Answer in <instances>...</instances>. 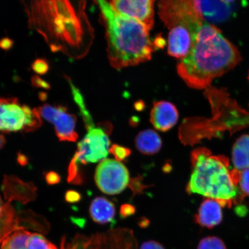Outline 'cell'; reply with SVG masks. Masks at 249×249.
<instances>
[{"label": "cell", "instance_id": "cell-21", "mask_svg": "<svg viewBox=\"0 0 249 249\" xmlns=\"http://www.w3.org/2000/svg\"><path fill=\"white\" fill-rule=\"evenodd\" d=\"M197 249H226L225 243L216 236H207L199 242Z\"/></svg>", "mask_w": 249, "mask_h": 249}, {"label": "cell", "instance_id": "cell-5", "mask_svg": "<svg viewBox=\"0 0 249 249\" xmlns=\"http://www.w3.org/2000/svg\"><path fill=\"white\" fill-rule=\"evenodd\" d=\"M158 14L169 30L168 41L189 43L194 41L206 21L196 0H159Z\"/></svg>", "mask_w": 249, "mask_h": 249}, {"label": "cell", "instance_id": "cell-34", "mask_svg": "<svg viewBox=\"0 0 249 249\" xmlns=\"http://www.w3.org/2000/svg\"><path fill=\"white\" fill-rule=\"evenodd\" d=\"M248 80L249 81V76H248Z\"/></svg>", "mask_w": 249, "mask_h": 249}, {"label": "cell", "instance_id": "cell-7", "mask_svg": "<svg viewBox=\"0 0 249 249\" xmlns=\"http://www.w3.org/2000/svg\"><path fill=\"white\" fill-rule=\"evenodd\" d=\"M110 141L107 133L99 128L89 130L88 133L77 145V149L70 166L79 169L80 164L96 163L106 160L110 149Z\"/></svg>", "mask_w": 249, "mask_h": 249}, {"label": "cell", "instance_id": "cell-8", "mask_svg": "<svg viewBox=\"0 0 249 249\" xmlns=\"http://www.w3.org/2000/svg\"><path fill=\"white\" fill-rule=\"evenodd\" d=\"M132 248V238L129 232L125 229H118L106 233H97L91 237L77 235L67 247L63 239L61 249H131Z\"/></svg>", "mask_w": 249, "mask_h": 249}, {"label": "cell", "instance_id": "cell-22", "mask_svg": "<svg viewBox=\"0 0 249 249\" xmlns=\"http://www.w3.org/2000/svg\"><path fill=\"white\" fill-rule=\"evenodd\" d=\"M109 152H110L118 161L125 160L131 154L129 149L116 144L112 145L109 149Z\"/></svg>", "mask_w": 249, "mask_h": 249}, {"label": "cell", "instance_id": "cell-28", "mask_svg": "<svg viewBox=\"0 0 249 249\" xmlns=\"http://www.w3.org/2000/svg\"><path fill=\"white\" fill-rule=\"evenodd\" d=\"M80 195L75 191H68L65 196L66 200L69 202H76L80 200Z\"/></svg>", "mask_w": 249, "mask_h": 249}, {"label": "cell", "instance_id": "cell-2", "mask_svg": "<svg viewBox=\"0 0 249 249\" xmlns=\"http://www.w3.org/2000/svg\"><path fill=\"white\" fill-rule=\"evenodd\" d=\"M241 60L237 48L215 26L205 22L188 54L177 64V71L191 88L206 89L214 79L232 70Z\"/></svg>", "mask_w": 249, "mask_h": 249}, {"label": "cell", "instance_id": "cell-4", "mask_svg": "<svg viewBox=\"0 0 249 249\" xmlns=\"http://www.w3.org/2000/svg\"><path fill=\"white\" fill-rule=\"evenodd\" d=\"M192 174L186 187L189 194H199L213 199L224 207L238 201L237 185L229 169V160L214 156L207 148L195 149L191 155Z\"/></svg>", "mask_w": 249, "mask_h": 249}, {"label": "cell", "instance_id": "cell-3", "mask_svg": "<svg viewBox=\"0 0 249 249\" xmlns=\"http://www.w3.org/2000/svg\"><path fill=\"white\" fill-rule=\"evenodd\" d=\"M106 30L107 52L111 66L117 70L151 60L158 46L144 25L118 14L107 0H95Z\"/></svg>", "mask_w": 249, "mask_h": 249}, {"label": "cell", "instance_id": "cell-30", "mask_svg": "<svg viewBox=\"0 0 249 249\" xmlns=\"http://www.w3.org/2000/svg\"><path fill=\"white\" fill-rule=\"evenodd\" d=\"M13 41L8 38H3L0 40V48L5 50V51H8V50L11 49V47L13 46Z\"/></svg>", "mask_w": 249, "mask_h": 249}, {"label": "cell", "instance_id": "cell-31", "mask_svg": "<svg viewBox=\"0 0 249 249\" xmlns=\"http://www.w3.org/2000/svg\"><path fill=\"white\" fill-rule=\"evenodd\" d=\"M6 140L4 135L0 134V149L4 147L5 144Z\"/></svg>", "mask_w": 249, "mask_h": 249}, {"label": "cell", "instance_id": "cell-18", "mask_svg": "<svg viewBox=\"0 0 249 249\" xmlns=\"http://www.w3.org/2000/svg\"><path fill=\"white\" fill-rule=\"evenodd\" d=\"M136 146L138 150L145 155H153L160 150L161 140L154 130L148 129L140 132L136 137Z\"/></svg>", "mask_w": 249, "mask_h": 249}, {"label": "cell", "instance_id": "cell-12", "mask_svg": "<svg viewBox=\"0 0 249 249\" xmlns=\"http://www.w3.org/2000/svg\"><path fill=\"white\" fill-rule=\"evenodd\" d=\"M36 188L31 183H25L14 176H5L2 185L6 200L26 204L32 201L36 196Z\"/></svg>", "mask_w": 249, "mask_h": 249}, {"label": "cell", "instance_id": "cell-1", "mask_svg": "<svg viewBox=\"0 0 249 249\" xmlns=\"http://www.w3.org/2000/svg\"><path fill=\"white\" fill-rule=\"evenodd\" d=\"M28 26L44 39L53 52L72 60L85 57L94 31L86 12V0H20Z\"/></svg>", "mask_w": 249, "mask_h": 249}, {"label": "cell", "instance_id": "cell-26", "mask_svg": "<svg viewBox=\"0 0 249 249\" xmlns=\"http://www.w3.org/2000/svg\"><path fill=\"white\" fill-rule=\"evenodd\" d=\"M135 209L134 207L129 204H124L121 207L120 214L122 217H128L134 214Z\"/></svg>", "mask_w": 249, "mask_h": 249}, {"label": "cell", "instance_id": "cell-15", "mask_svg": "<svg viewBox=\"0 0 249 249\" xmlns=\"http://www.w3.org/2000/svg\"><path fill=\"white\" fill-rule=\"evenodd\" d=\"M222 206L216 200L205 199L200 205L198 213L195 216V222L204 228L213 229L222 222Z\"/></svg>", "mask_w": 249, "mask_h": 249}, {"label": "cell", "instance_id": "cell-32", "mask_svg": "<svg viewBox=\"0 0 249 249\" xmlns=\"http://www.w3.org/2000/svg\"><path fill=\"white\" fill-rule=\"evenodd\" d=\"M5 204V202L3 201L1 197V196H0V214L1 213L3 209H4Z\"/></svg>", "mask_w": 249, "mask_h": 249}, {"label": "cell", "instance_id": "cell-14", "mask_svg": "<svg viewBox=\"0 0 249 249\" xmlns=\"http://www.w3.org/2000/svg\"><path fill=\"white\" fill-rule=\"evenodd\" d=\"M196 2L202 17L212 22H225L232 15L231 5L222 0H196Z\"/></svg>", "mask_w": 249, "mask_h": 249}, {"label": "cell", "instance_id": "cell-23", "mask_svg": "<svg viewBox=\"0 0 249 249\" xmlns=\"http://www.w3.org/2000/svg\"><path fill=\"white\" fill-rule=\"evenodd\" d=\"M238 185L240 188L242 198L249 196V169L241 171Z\"/></svg>", "mask_w": 249, "mask_h": 249}, {"label": "cell", "instance_id": "cell-6", "mask_svg": "<svg viewBox=\"0 0 249 249\" xmlns=\"http://www.w3.org/2000/svg\"><path fill=\"white\" fill-rule=\"evenodd\" d=\"M37 108L21 105L14 98H0V132H33L42 125Z\"/></svg>", "mask_w": 249, "mask_h": 249}, {"label": "cell", "instance_id": "cell-11", "mask_svg": "<svg viewBox=\"0 0 249 249\" xmlns=\"http://www.w3.org/2000/svg\"><path fill=\"white\" fill-rule=\"evenodd\" d=\"M156 0H109L118 14L144 25L149 30L154 27Z\"/></svg>", "mask_w": 249, "mask_h": 249}, {"label": "cell", "instance_id": "cell-13", "mask_svg": "<svg viewBox=\"0 0 249 249\" xmlns=\"http://www.w3.org/2000/svg\"><path fill=\"white\" fill-rule=\"evenodd\" d=\"M178 119V110L173 104L166 101L154 103L150 121L155 128L162 132L167 131L175 125Z\"/></svg>", "mask_w": 249, "mask_h": 249}, {"label": "cell", "instance_id": "cell-27", "mask_svg": "<svg viewBox=\"0 0 249 249\" xmlns=\"http://www.w3.org/2000/svg\"><path fill=\"white\" fill-rule=\"evenodd\" d=\"M33 85L34 87H40V88H43L45 89H49L50 88V85L48 83H46L45 81L43 80L39 76H34L32 77Z\"/></svg>", "mask_w": 249, "mask_h": 249}, {"label": "cell", "instance_id": "cell-17", "mask_svg": "<svg viewBox=\"0 0 249 249\" xmlns=\"http://www.w3.org/2000/svg\"><path fill=\"white\" fill-rule=\"evenodd\" d=\"M21 220L10 202H6L4 209L0 214V244L16 230L24 229Z\"/></svg>", "mask_w": 249, "mask_h": 249}, {"label": "cell", "instance_id": "cell-10", "mask_svg": "<svg viewBox=\"0 0 249 249\" xmlns=\"http://www.w3.org/2000/svg\"><path fill=\"white\" fill-rule=\"evenodd\" d=\"M37 109L40 116L54 124L56 135L60 141H77V118L74 115L69 113L67 108L45 104Z\"/></svg>", "mask_w": 249, "mask_h": 249}, {"label": "cell", "instance_id": "cell-25", "mask_svg": "<svg viewBox=\"0 0 249 249\" xmlns=\"http://www.w3.org/2000/svg\"><path fill=\"white\" fill-rule=\"evenodd\" d=\"M140 249H165V248L160 242L151 240L143 243Z\"/></svg>", "mask_w": 249, "mask_h": 249}, {"label": "cell", "instance_id": "cell-16", "mask_svg": "<svg viewBox=\"0 0 249 249\" xmlns=\"http://www.w3.org/2000/svg\"><path fill=\"white\" fill-rule=\"evenodd\" d=\"M89 214L93 222L99 225L111 223L116 215L113 202L105 197H96L89 207Z\"/></svg>", "mask_w": 249, "mask_h": 249}, {"label": "cell", "instance_id": "cell-24", "mask_svg": "<svg viewBox=\"0 0 249 249\" xmlns=\"http://www.w3.org/2000/svg\"><path fill=\"white\" fill-rule=\"evenodd\" d=\"M32 69L36 74H45L49 70L48 62L44 59L38 58L34 61L32 64Z\"/></svg>", "mask_w": 249, "mask_h": 249}, {"label": "cell", "instance_id": "cell-20", "mask_svg": "<svg viewBox=\"0 0 249 249\" xmlns=\"http://www.w3.org/2000/svg\"><path fill=\"white\" fill-rule=\"evenodd\" d=\"M27 249H57L52 242L38 233H31L27 242Z\"/></svg>", "mask_w": 249, "mask_h": 249}, {"label": "cell", "instance_id": "cell-29", "mask_svg": "<svg viewBox=\"0 0 249 249\" xmlns=\"http://www.w3.org/2000/svg\"><path fill=\"white\" fill-rule=\"evenodd\" d=\"M47 182L49 184H55L60 182V177L57 173L54 172H50L47 174L46 176Z\"/></svg>", "mask_w": 249, "mask_h": 249}, {"label": "cell", "instance_id": "cell-9", "mask_svg": "<svg viewBox=\"0 0 249 249\" xmlns=\"http://www.w3.org/2000/svg\"><path fill=\"white\" fill-rule=\"evenodd\" d=\"M95 180L98 188L104 194L117 195L129 185V174L120 161L106 159L96 168Z\"/></svg>", "mask_w": 249, "mask_h": 249}, {"label": "cell", "instance_id": "cell-19", "mask_svg": "<svg viewBox=\"0 0 249 249\" xmlns=\"http://www.w3.org/2000/svg\"><path fill=\"white\" fill-rule=\"evenodd\" d=\"M232 160L236 170L249 169V135H242L233 146Z\"/></svg>", "mask_w": 249, "mask_h": 249}, {"label": "cell", "instance_id": "cell-33", "mask_svg": "<svg viewBox=\"0 0 249 249\" xmlns=\"http://www.w3.org/2000/svg\"><path fill=\"white\" fill-rule=\"evenodd\" d=\"M222 1L226 3H228V4H230V2L234 1H235V0H222Z\"/></svg>", "mask_w": 249, "mask_h": 249}]
</instances>
